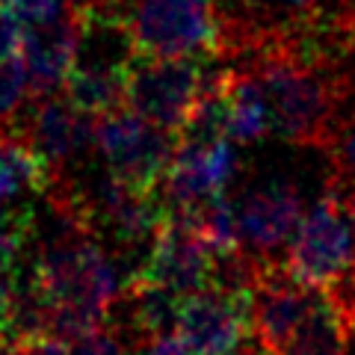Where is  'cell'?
I'll list each match as a JSON object with an SVG mask.
<instances>
[{"mask_svg":"<svg viewBox=\"0 0 355 355\" xmlns=\"http://www.w3.org/2000/svg\"><path fill=\"white\" fill-rule=\"evenodd\" d=\"M355 225L347 202L326 187L311 205L287 246V270L308 287H338L352 270Z\"/></svg>","mask_w":355,"mask_h":355,"instance_id":"6da1fadb","label":"cell"},{"mask_svg":"<svg viewBox=\"0 0 355 355\" xmlns=\"http://www.w3.org/2000/svg\"><path fill=\"white\" fill-rule=\"evenodd\" d=\"M210 57H148L139 53L128 71L125 104L151 125L178 137L207 86Z\"/></svg>","mask_w":355,"mask_h":355,"instance_id":"7a4b0ae2","label":"cell"},{"mask_svg":"<svg viewBox=\"0 0 355 355\" xmlns=\"http://www.w3.org/2000/svg\"><path fill=\"white\" fill-rule=\"evenodd\" d=\"M175 146V133L151 125L128 104L95 121V148L107 163V172L139 190H160Z\"/></svg>","mask_w":355,"mask_h":355,"instance_id":"3957f363","label":"cell"},{"mask_svg":"<svg viewBox=\"0 0 355 355\" xmlns=\"http://www.w3.org/2000/svg\"><path fill=\"white\" fill-rule=\"evenodd\" d=\"M128 24L148 57H210L222 48V18L210 0H137Z\"/></svg>","mask_w":355,"mask_h":355,"instance_id":"277c9868","label":"cell"},{"mask_svg":"<svg viewBox=\"0 0 355 355\" xmlns=\"http://www.w3.org/2000/svg\"><path fill=\"white\" fill-rule=\"evenodd\" d=\"M240 172V154L231 139L178 142L163 178V198L169 214H193L210 198L225 196Z\"/></svg>","mask_w":355,"mask_h":355,"instance_id":"5b68a950","label":"cell"},{"mask_svg":"<svg viewBox=\"0 0 355 355\" xmlns=\"http://www.w3.org/2000/svg\"><path fill=\"white\" fill-rule=\"evenodd\" d=\"M178 335L198 355H225L243 347L252 331V293L205 287L181 299Z\"/></svg>","mask_w":355,"mask_h":355,"instance_id":"8992f818","label":"cell"},{"mask_svg":"<svg viewBox=\"0 0 355 355\" xmlns=\"http://www.w3.org/2000/svg\"><path fill=\"white\" fill-rule=\"evenodd\" d=\"M92 119L83 110H77L65 95L62 98L44 95V98H36V104L27 110L18 125H9L0 130H9L15 137H21L53 172H60L62 166L83 157L95 146Z\"/></svg>","mask_w":355,"mask_h":355,"instance_id":"52a82bcc","label":"cell"},{"mask_svg":"<svg viewBox=\"0 0 355 355\" xmlns=\"http://www.w3.org/2000/svg\"><path fill=\"white\" fill-rule=\"evenodd\" d=\"M210 275H214V252L207 249L190 219L169 214L133 282H151L169 287L178 296H190L210 287Z\"/></svg>","mask_w":355,"mask_h":355,"instance_id":"ba28073f","label":"cell"},{"mask_svg":"<svg viewBox=\"0 0 355 355\" xmlns=\"http://www.w3.org/2000/svg\"><path fill=\"white\" fill-rule=\"evenodd\" d=\"M302 196L287 178H272L254 187L237 205L240 237L254 258H275L291 246L299 222H302Z\"/></svg>","mask_w":355,"mask_h":355,"instance_id":"9c48e42d","label":"cell"},{"mask_svg":"<svg viewBox=\"0 0 355 355\" xmlns=\"http://www.w3.org/2000/svg\"><path fill=\"white\" fill-rule=\"evenodd\" d=\"M77 33H80V6H69L53 21L27 27L21 60L27 65L33 98L57 95V89L65 86L77 62Z\"/></svg>","mask_w":355,"mask_h":355,"instance_id":"30bf717a","label":"cell"},{"mask_svg":"<svg viewBox=\"0 0 355 355\" xmlns=\"http://www.w3.org/2000/svg\"><path fill=\"white\" fill-rule=\"evenodd\" d=\"M338 287H317L305 320L272 355H347L355 287L352 293H343Z\"/></svg>","mask_w":355,"mask_h":355,"instance_id":"8fae6325","label":"cell"},{"mask_svg":"<svg viewBox=\"0 0 355 355\" xmlns=\"http://www.w3.org/2000/svg\"><path fill=\"white\" fill-rule=\"evenodd\" d=\"M225 95H228V137L237 146L261 142L272 130V110L261 80L249 69H228Z\"/></svg>","mask_w":355,"mask_h":355,"instance_id":"7c38bea8","label":"cell"},{"mask_svg":"<svg viewBox=\"0 0 355 355\" xmlns=\"http://www.w3.org/2000/svg\"><path fill=\"white\" fill-rule=\"evenodd\" d=\"M53 178L57 172L24 139L9 130H0V205H9L30 193L44 196Z\"/></svg>","mask_w":355,"mask_h":355,"instance_id":"4fadbf2b","label":"cell"},{"mask_svg":"<svg viewBox=\"0 0 355 355\" xmlns=\"http://www.w3.org/2000/svg\"><path fill=\"white\" fill-rule=\"evenodd\" d=\"M125 291H128L130 329L139 331L142 338H148V343L163 335H172L178 329V311H181L184 296L151 282H130Z\"/></svg>","mask_w":355,"mask_h":355,"instance_id":"5bb4252c","label":"cell"},{"mask_svg":"<svg viewBox=\"0 0 355 355\" xmlns=\"http://www.w3.org/2000/svg\"><path fill=\"white\" fill-rule=\"evenodd\" d=\"M125 86L128 71L92 69V65H74L62 95L89 116H104L116 107H125Z\"/></svg>","mask_w":355,"mask_h":355,"instance_id":"9a60e30c","label":"cell"},{"mask_svg":"<svg viewBox=\"0 0 355 355\" xmlns=\"http://www.w3.org/2000/svg\"><path fill=\"white\" fill-rule=\"evenodd\" d=\"M193 222V228L202 234L207 243V249L216 254H231L243 249V237H240V222H237V207L228 202L225 196L210 198L207 205L196 207L193 214H175Z\"/></svg>","mask_w":355,"mask_h":355,"instance_id":"2e32d148","label":"cell"},{"mask_svg":"<svg viewBox=\"0 0 355 355\" xmlns=\"http://www.w3.org/2000/svg\"><path fill=\"white\" fill-rule=\"evenodd\" d=\"M33 237V214L30 210L0 207V279L18 270L27 240Z\"/></svg>","mask_w":355,"mask_h":355,"instance_id":"e0dca14e","label":"cell"},{"mask_svg":"<svg viewBox=\"0 0 355 355\" xmlns=\"http://www.w3.org/2000/svg\"><path fill=\"white\" fill-rule=\"evenodd\" d=\"M30 95V77L21 53L0 62V128L12 125L21 116V107L27 104Z\"/></svg>","mask_w":355,"mask_h":355,"instance_id":"ac0fdd59","label":"cell"},{"mask_svg":"<svg viewBox=\"0 0 355 355\" xmlns=\"http://www.w3.org/2000/svg\"><path fill=\"white\" fill-rule=\"evenodd\" d=\"M69 349H71V355H125L121 352V338L113 335V331L104 329V326L74 338Z\"/></svg>","mask_w":355,"mask_h":355,"instance_id":"d6986e66","label":"cell"},{"mask_svg":"<svg viewBox=\"0 0 355 355\" xmlns=\"http://www.w3.org/2000/svg\"><path fill=\"white\" fill-rule=\"evenodd\" d=\"M24 33L27 24L0 0V62L18 57L21 44H24Z\"/></svg>","mask_w":355,"mask_h":355,"instance_id":"ffe728a7","label":"cell"},{"mask_svg":"<svg viewBox=\"0 0 355 355\" xmlns=\"http://www.w3.org/2000/svg\"><path fill=\"white\" fill-rule=\"evenodd\" d=\"M3 3L12 9L27 27L44 24V21H53L57 15L65 12V0H3Z\"/></svg>","mask_w":355,"mask_h":355,"instance_id":"44dd1931","label":"cell"},{"mask_svg":"<svg viewBox=\"0 0 355 355\" xmlns=\"http://www.w3.org/2000/svg\"><path fill=\"white\" fill-rule=\"evenodd\" d=\"M6 355H71V349L60 338H36V340L18 343Z\"/></svg>","mask_w":355,"mask_h":355,"instance_id":"7402d4cb","label":"cell"},{"mask_svg":"<svg viewBox=\"0 0 355 355\" xmlns=\"http://www.w3.org/2000/svg\"><path fill=\"white\" fill-rule=\"evenodd\" d=\"M146 355H198V352L181 335H163V338L148 343V352Z\"/></svg>","mask_w":355,"mask_h":355,"instance_id":"603a6c76","label":"cell"},{"mask_svg":"<svg viewBox=\"0 0 355 355\" xmlns=\"http://www.w3.org/2000/svg\"><path fill=\"white\" fill-rule=\"evenodd\" d=\"M349 343L355 347V302H352V308H349Z\"/></svg>","mask_w":355,"mask_h":355,"instance_id":"cb8c5ba5","label":"cell"},{"mask_svg":"<svg viewBox=\"0 0 355 355\" xmlns=\"http://www.w3.org/2000/svg\"><path fill=\"white\" fill-rule=\"evenodd\" d=\"M121 3H130V0H95V6H107V9H116Z\"/></svg>","mask_w":355,"mask_h":355,"instance_id":"d4e9b609","label":"cell"},{"mask_svg":"<svg viewBox=\"0 0 355 355\" xmlns=\"http://www.w3.org/2000/svg\"><path fill=\"white\" fill-rule=\"evenodd\" d=\"M225 355H249V352H240V349H234V352H225Z\"/></svg>","mask_w":355,"mask_h":355,"instance_id":"484cf974","label":"cell"},{"mask_svg":"<svg viewBox=\"0 0 355 355\" xmlns=\"http://www.w3.org/2000/svg\"><path fill=\"white\" fill-rule=\"evenodd\" d=\"M352 284H355V258H352Z\"/></svg>","mask_w":355,"mask_h":355,"instance_id":"4316f807","label":"cell"}]
</instances>
